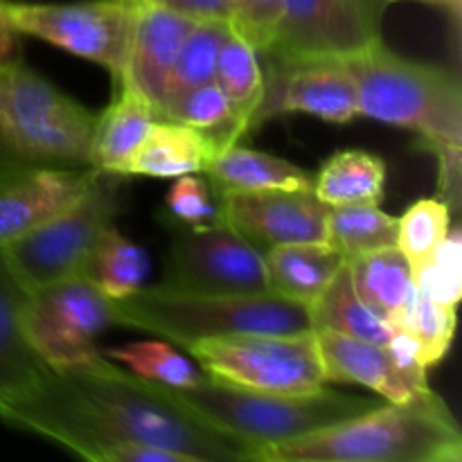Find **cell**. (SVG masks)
I'll use <instances>...</instances> for the list:
<instances>
[{"label": "cell", "instance_id": "277c9868", "mask_svg": "<svg viewBox=\"0 0 462 462\" xmlns=\"http://www.w3.org/2000/svg\"><path fill=\"white\" fill-rule=\"evenodd\" d=\"M113 325L140 329L183 347L244 334L311 332L310 307L275 293L206 296L162 284L113 300Z\"/></svg>", "mask_w": 462, "mask_h": 462}, {"label": "cell", "instance_id": "f35d334b", "mask_svg": "<svg viewBox=\"0 0 462 462\" xmlns=\"http://www.w3.org/2000/svg\"><path fill=\"white\" fill-rule=\"evenodd\" d=\"M21 34H18V32L14 30L12 23H9L7 14H5V0H0V68L21 63Z\"/></svg>", "mask_w": 462, "mask_h": 462}, {"label": "cell", "instance_id": "8d00e7d4", "mask_svg": "<svg viewBox=\"0 0 462 462\" xmlns=\"http://www.w3.org/2000/svg\"><path fill=\"white\" fill-rule=\"evenodd\" d=\"M81 462H215L170 447L113 445L84 456Z\"/></svg>", "mask_w": 462, "mask_h": 462}, {"label": "cell", "instance_id": "44dd1931", "mask_svg": "<svg viewBox=\"0 0 462 462\" xmlns=\"http://www.w3.org/2000/svg\"><path fill=\"white\" fill-rule=\"evenodd\" d=\"M156 120L152 104L129 86L116 88V97L95 120L90 167L122 176V170Z\"/></svg>", "mask_w": 462, "mask_h": 462}, {"label": "cell", "instance_id": "52a82bcc", "mask_svg": "<svg viewBox=\"0 0 462 462\" xmlns=\"http://www.w3.org/2000/svg\"><path fill=\"white\" fill-rule=\"evenodd\" d=\"M122 179L99 171L75 206L0 248L5 264L27 293L84 275L95 244L117 215Z\"/></svg>", "mask_w": 462, "mask_h": 462}, {"label": "cell", "instance_id": "cb8c5ba5", "mask_svg": "<svg viewBox=\"0 0 462 462\" xmlns=\"http://www.w3.org/2000/svg\"><path fill=\"white\" fill-rule=\"evenodd\" d=\"M361 300L391 323L415 298V273L397 246L379 248L346 262Z\"/></svg>", "mask_w": 462, "mask_h": 462}, {"label": "cell", "instance_id": "f1b7e54d", "mask_svg": "<svg viewBox=\"0 0 462 462\" xmlns=\"http://www.w3.org/2000/svg\"><path fill=\"white\" fill-rule=\"evenodd\" d=\"M397 224L379 208V203H352V206L329 208L328 230L329 244L343 255V260H355L379 248L397 246Z\"/></svg>", "mask_w": 462, "mask_h": 462}, {"label": "cell", "instance_id": "8992f818", "mask_svg": "<svg viewBox=\"0 0 462 462\" xmlns=\"http://www.w3.org/2000/svg\"><path fill=\"white\" fill-rule=\"evenodd\" d=\"M167 388V386H165ZM180 406L221 433L253 449L280 445L374 409L373 397L319 388L311 393H260L212 382L192 388H167Z\"/></svg>", "mask_w": 462, "mask_h": 462}, {"label": "cell", "instance_id": "d590c367", "mask_svg": "<svg viewBox=\"0 0 462 462\" xmlns=\"http://www.w3.org/2000/svg\"><path fill=\"white\" fill-rule=\"evenodd\" d=\"M237 23L235 30L246 36L257 52H264L275 36L280 18V0H235Z\"/></svg>", "mask_w": 462, "mask_h": 462}, {"label": "cell", "instance_id": "d6a6232c", "mask_svg": "<svg viewBox=\"0 0 462 462\" xmlns=\"http://www.w3.org/2000/svg\"><path fill=\"white\" fill-rule=\"evenodd\" d=\"M451 230V210L440 199H422L413 203L397 224V248L413 271L429 260Z\"/></svg>", "mask_w": 462, "mask_h": 462}, {"label": "cell", "instance_id": "484cf974", "mask_svg": "<svg viewBox=\"0 0 462 462\" xmlns=\"http://www.w3.org/2000/svg\"><path fill=\"white\" fill-rule=\"evenodd\" d=\"M386 183V162L364 149L337 152L319 174L311 192L328 208L352 203H382Z\"/></svg>", "mask_w": 462, "mask_h": 462}, {"label": "cell", "instance_id": "ba28073f", "mask_svg": "<svg viewBox=\"0 0 462 462\" xmlns=\"http://www.w3.org/2000/svg\"><path fill=\"white\" fill-rule=\"evenodd\" d=\"M185 350L206 377L260 393H311L323 388L325 373L316 332L244 334L189 343Z\"/></svg>", "mask_w": 462, "mask_h": 462}, {"label": "cell", "instance_id": "60d3db41", "mask_svg": "<svg viewBox=\"0 0 462 462\" xmlns=\"http://www.w3.org/2000/svg\"><path fill=\"white\" fill-rule=\"evenodd\" d=\"M433 462H462V451H456V454H449V456H442V458H438Z\"/></svg>", "mask_w": 462, "mask_h": 462}, {"label": "cell", "instance_id": "74e56055", "mask_svg": "<svg viewBox=\"0 0 462 462\" xmlns=\"http://www.w3.org/2000/svg\"><path fill=\"white\" fill-rule=\"evenodd\" d=\"M162 7L179 12L192 21H226L237 23V5L235 0H152Z\"/></svg>", "mask_w": 462, "mask_h": 462}, {"label": "cell", "instance_id": "6da1fadb", "mask_svg": "<svg viewBox=\"0 0 462 462\" xmlns=\"http://www.w3.org/2000/svg\"><path fill=\"white\" fill-rule=\"evenodd\" d=\"M0 420L57 442L79 460L104 447L152 445L215 462H255L251 445L206 424L165 386L117 368L102 352L50 368L0 411Z\"/></svg>", "mask_w": 462, "mask_h": 462}, {"label": "cell", "instance_id": "e575fe53", "mask_svg": "<svg viewBox=\"0 0 462 462\" xmlns=\"http://www.w3.org/2000/svg\"><path fill=\"white\" fill-rule=\"evenodd\" d=\"M167 212L176 226H203L221 221L219 192L201 176H179L165 197Z\"/></svg>", "mask_w": 462, "mask_h": 462}, {"label": "cell", "instance_id": "5b68a950", "mask_svg": "<svg viewBox=\"0 0 462 462\" xmlns=\"http://www.w3.org/2000/svg\"><path fill=\"white\" fill-rule=\"evenodd\" d=\"M93 111L32 68H0V176L30 167H90Z\"/></svg>", "mask_w": 462, "mask_h": 462}, {"label": "cell", "instance_id": "4316f807", "mask_svg": "<svg viewBox=\"0 0 462 462\" xmlns=\"http://www.w3.org/2000/svg\"><path fill=\"white\" fill-rule=\"evenodd\" d=\"M149 269L147 251L111 226L95 244L84 275L104 296L122 300L144 287Z\"/></svg>", "mask_w": 462, "mask_h": 462}, {"label": "cell", "instance_id": "d4e9b609", "mask_svg": "<svg viewBox=\"0 0 462 462\" xmlns=\"http://www.w3.org/2000/svg\"><path fill=\"white\" fill-rule=\"evenodd\" d=\"M158 120L176 122L197 131L208 143L212 156L237 144V140L248 134L244 120L237 116L217 81H206L197 88H189L188 93L167 104L158 113Z\"/></svg>", "mask_w": 462, "mask_h": 462}, {"label": "cell", "instance_id": "ffe728a7", "mask_svg": "<svg viewBox=\"0 0 462 462\" xmlns=\"http://www.w3.org/2000/svg\"><path fill=\"white\" fill-rule=\"evenodd\" d=\"M269 291L310 307L346 264L332 244H289L264 253Z\"/></svg>", "mask_w": 462, "mask_h": 462}, {"label": "cell", "instance_id": "b9f144b4", "mask_svg": "<svg viewBox=\"0 0 462 462\" xmlns=\"http://www.w3.org/2000/svg\"><path fill=\"white\" fill-rule=\"evenodd\" d=\"M255 462H266V460H255Z\"/></svg>", "mask_w": 462, "mask_h": 462}, {"label": "cell", "instance_id": "5bb4252c", "mask_svg": "<svg viewBox=\"0 0 462 462\" xmlns=\"http://www.w3.org/2000/svg\"><path fill=\"white\" fill-rule=\"evenodd\" d=\"M221 217L260 251L289 244H329V208L314 192H219Z\"/></svg>", "mask_w": 462, "mask_h": 462}, {"label": "cell", "instance_id": "e0dca14e", "mask_svg": "<svg viewBox=\"0 0 462 462\" xmlns=\"http://www.w3.org/2000/svg\"><path fill=\"white\" fill-rule=\"evenodd\" d=\"M194 23L197 21L152 0H134V32L120 86H129L143 95L152 104L156 120L176 54Z\"/></svg>", "mask_w": 462, "mask_h": 462}, {"label": "cell", "instance_id": "f546056e", "mask_svg": "<svg viewBox=\"0 0 462 462\" xmlns=\"http://www.w3.org/2000/svg\"><path fill=\"white\" fill-rule=\"evenodd\" d=\"M233 27V23L226 21H197L189 34L185 36L183 45H180L176 61L171 66L170 79H167L165 93H162V102L158 113L188 93L189 88L206 84V81H215V66L217 54H219L221 43H224L226 34Z\"/></svg>", "mask_w": 462, "mask_h": 462}, {"label": "cell", "instance_id": "d6986e66", "mask_svg": "<svg viewBox=\"0 0 462 462\" xmlns=\"http://www.w3.org/2000/svg\"><path fill=\"white\" fill-rule=\"evenodd\" d=\"M217 192H262V189H296L311 192L314 174L273 153L233 147L215 153L203 170Z\"/></svg>", "mask_w": 462, "mask_h": 462}, {"label": "cell", "instance_id": "3957f363", "mask_svg": "<svg viewBox=\"0 0 462 462\" xmlns=\"http://www.w3.org/2000/svg\"><path fill=\"white\" fill-rule=\"evenodd\" d=\"M359 116L409 129L433 156L462 149V88L449 68L406 59L383 41L346 59Z\"/></svg>", "mask_w": 462, "mask_h": 462}, {"label": "cell", "instance_id": "2e32d148", "mask_svg": "<svg viewBox=\"0 0 462 462\" xmlns=\"http://www.w3.org/2000/svg\"><path fill=\"white\" fill-rule=\"evenodd\" d=\"M99 171L30 167L0 176V248L75 206Z\"/></svg>", "mask_w": 462, "mask_h": 462}, {"label": "cell", "instance_id": "7402d4cb", "mask_svg": "<svg viewBox=\"0 0 462 462\" xmlns=\"http://www.w3.org/2000/svg\"><path fill=\"white\" fill-rule=\"evenodd\" d=\"M210 158V147L197 131L176 122L153 120L140 147L122 170V176L179 179L188 174H203Z\"/></svg>", "mask_w": 462, "mask_h": 462}, {"label": "cell", "instance_id": "9a60e30c", "mask_svg": "<svg viewBox=\"0 0 462 462\" xmlns=\"http://www.w3.org/2000/svg\"><path fill=\"white\" fill-rule=\"evenodd\" d=\"M316 341L328 383H356L391 404H404L431 391L427 368L397 356L391 346L332 332H316Z\"/></svg>", "mask_w": 462, "mask_h": 462}, {"label": "cell", "instance_id": "83f0119b", "mask_svg": "<svg viewBox=\"0 0 462 462\" xmlns=\"http://www.w3.org/2000/svg\"><path fill=\"white\" fill-rule=\"evenodd\" d=\"M215 81L251 131V120L264 90V70L255 45L235 27H230L217 54Z\"/></svg>", "mask_w": 462, "mask_h": 462}, {"label": "cell", "instance_id": "836d02e7", "mask_svg": "<svg viewBox=\"0 0 462 462\" xmlns=\"http://www.w3.org/2000/svg\"><path fill=\"white\" fill-rule=\"evenodd\" d=\"M413 273L415 289L422 296L438 305L454 307V310L458 307L462 296V242L458 226H451L440 246Z\"/></svg>", "mask_w": 462, "mask_h": 462}, {"label": "cell", "instance_id": "4dcf8cb0", "mask_svg": "<svg viewBox=\"0 0 462 462\" xmlns=\"http://www.w3.org/2000/svg\"><path fill=\"white\" fill-rule=\"evenodd\" d=\"M106 356L125 364L138 377L167 388H192L208 379L206 373L197 368L188 356L162 341L126 343L106 350Z\"/></svg>", "mask_w": 462, "mask_h": 462}, {"label": "cell", "instance_id": "603a6c76", "mask_svg": "<svg viewBox=\"0 0 462 462\" xmlns=\"http://www.w3.org/2000/svg\"><path fill=\"white\" fill-rule=\"evenodd\" d=\"M311 329L332 332L359 341L388 346L393 341V325L383 316L370 310L356 293L347 264L341 266L332 282L310 305Z\"/></svg>", "mask_w": 462, "mask_h": 462}, {"label": "cell", "instance_id": "ab89813d", "mask_svg": "<svg viewBox=\"0 0 462 462\" xmlns=\"http://www.w3.org/2000/svg\"><path fill=\"white\" fill-rule=\"evenodd\" d=\"M386 3H400V0H386ZM422 3H433V5H440V7L449 9L456 18L460 14V3L462 0H422Z\"/></svg>", "mask_w": 462, "mask_h": 462}, {"label": "cell", "instance_id": "4fadbf2b", "mask_svg": "<svg viewBox=\"0 0 462 462\" xmlns=\"http://www.w3.org/2000/svg\"><path fill=\"white\" fill-rule=\"evenodd\" d=\"M264 90L251 131L282 113H310L329 125L359 117L356 81L341 57H271L264 54Z\"/></svg>", "mask_w": 462, "mask_h": 462}, {"label": "cell", "instance_id": "9c48e42d", "mask_svg": "<svg viewBox=\"0 0 462 462\" xmlns=\"http://www.w3.org/2000/svg\"><path fill=\"white\" fill-rule=\"evenodd\" d=\"M5 14L18 34L52 43L75 57L106 68L116 88L129 59L134 0H79V3H14Z\"/></svg>", "mask_w": 462, "mask_h": 462}, {"label": "cell", "instance_id": "7a4b0ae2", "mask_svg": "<svg viewBox=\"0 0 462 462\" xmlns=\"http://www.w3.org/2000/svg\"><path fill=\"white\" fill-rule=\"evenodd\" d=\"M462 451L456 418L442 397L429 391L404 404H379L365 413L260 447L253 460L266 462H433Z\"/></svg>", "mask_w": 462, "mask_h": 462}, {"label": "cell", "instance_id": "7c38bea8", "mask_svg": "<svg viewBox=\"0 0 462 462\" xmlns=\"http://www.w3.org/2000/svg\"><path fill=\"white\" fill-rule=\"evenodd\" d=\"M386 0H280L271 57H355L382 39Z\"/></svg>", "mask_w": 462, "mask_h": 462}, {"label": "cell", "instance_id": "1f68e13d", "mask_svg": "<svg viewBox=\"0 0 462 462\" xmlns=\"http://www.w3.org/2000/svg\"><path fill=\"white\" fill-rule=\"evenodd\" d=\"M391 325L415 343L420 361L429 370L449 352L456 332V310L438 305L418 291Z\"/></svg>", "mask_w": 462, "mask_h": 462}, {"label": "cell", "instance_id": "8fae6325", "mask_svg": "<svg viewBox=\"0 0 462 462\" xmlns=\"http://www.w3.org/2000/svg\"><path fill=\"white\" fill-rule=\"evenodd\" d=\"M108 325H113V300L86 275L36 289L21 307L27 343L52 370L99 355L95 341Z\"/></svg>", "mask_w": 462, "mask_h": 462}, {"label": "cell", "instance_id": "ac0fdd59", "mask_svg": "<svg viewBox=\"0 0 462 462\" xmlns=\"http://www.w3.org/2000/svg\"><path fill=\"white\" fill-rule=\"evenodd\" d=\"M25 296L27 291L0 255V411L50 373V365L23 334L21 307Z\"/></svg>", "mask_w": 462, "mask_h": 462}, {"label": "cell", "instance_id": "30bf717a", "mask_svg": "<svg viewBox=\"0 0 462 462\" xmlns=\"http://www.w3.org/2000/svg\"><path fill=\"white\" fill-rule=\"evenodd\" d=\"M162 287L206 296L271 293L264 251L226 219L203 226H176Z\"/></svg>", "mask_w": 462, "mask_h": 462}]
</instances>
